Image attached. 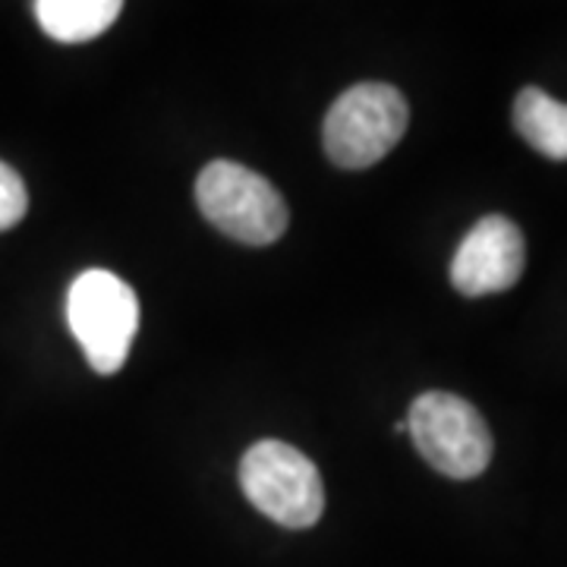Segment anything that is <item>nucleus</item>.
I'll return each instance as SVG.
<instances>
[{
  "instance_id": "nucleus-1",
  "label": "nucleus",
  "mask_w": 567,
  "mask_h": 567,
  "mask_svg": "<svg viewBox=\"0 0 567 567\" xmlns=\"http://www.w3.org/2000/svg\"><path fill=\"white\" fill-rule=\"evenodd\" d=\"M406 123H410V107L394 85L388 82L350 85L324 114V152L338 167L363 171L382 162L404 140Z\"/></svg>"
},
{
  "instance_id": "nucleus-2",
  "label": "nucleus",
  "mask_w": 567,
  "mask_h": 567,
  "mask_svg": "<svg viewBox=\"0 0 567 567\" xmlns=\"http://www.w3.org/2000/svg\"><path fill=\"white\" fill-rule=\"evenodd\" d=\"M66 322L89 365L99 375H114L140 331V300L114 271H82L66 293Z\"/></svg>"
},
{
  "instance_id": "nucleus-3",
  "label": "nucleus",
  "mask_w": 567,
  "mask_h": 567,
  "mask_svg": "<svg viewBox=\"0 0 567 567\" xmlns=\"http://www.w3.org/2000/svg\"><path fill=\"white\" fill-rule=\"evenodd\" d=\"M196 203L205 221L246 246L275 244L290 221L281 193L237 162L205 164L196 181Z\"/></svg>"
},
{
  "instance_id": "nucleus-4",
  "label": "nucleus",
  "mask_w": 567,
  "mask_h": 567,
  "mask_svg": "<svg viewBox=\"0 0 567 567\" xmlns=\"http://www.w3.org/2000/svg\"><path fill=\"white\" fill-rule=\"evenodd\" d=\"M406 432L429 466L451 480H473L492 461V432L476 406L447 394L425 391L406 413Z\"/></svg>"
},
{
  "instance_id": "nucleus-5",
  "label": "nucleus",
  "mask_w": 567,
  "mask_h": 567,
  "mask_svg": "<svg viewBox=\"0 0 567 567\" xmlns=\"http://www.w3.org/2000/svg\"><path fill=\"white\" fill-rule=\"evenodd\" d=\"M240 486L246 498L290 529L312 527L324 511V486L316 464L287 442L265 439L240 461Z\"/></svg>"
},
{
  "instance_id": "nucleus-6",
  "label": "nucleus",
  "mask_w": 567,
  "mask_h": 567,
  "mask_svg": "<svg viewBox=\"0 0 567 567\" xmlns=\"http://www.w3.org/2000/svg\"><path fill=\"white\" fill-rule=\"evenodd\" d=\"M527 246L524 234L505 215H486L473 224L466 234L454 262H451V284L464 297H486L511 290L524 275Z\"/></svg>"
},
{
  "instance_id": "nucleus-7",
  "label": "nucleus",
  "mask_w": 567,
  "mask_h": 567,
  "mask_svg": "<svg viewBox=\"0 0 567 567\" xmlns=\"http://www.w3.org/2000/svg\"><path fill=\"white\" fill-rule=\"evenodd\" d=\"M514 126L548 162H567V104L527 85L514 102Z\"/></svg>"
},
{
  "instance_id": "nucleus-8",
  "label": "nucleus",
  "mask_w": 567,
  "mask_h": 567,
  "mask_svg": "<svg viewBox=\"0 0 567 567\" xmlns=\"http://www.w3.org/2000/svg\"><path fill=\"white\" fill-rule=\"evenodd\" d=\"M121 0H39L35 17L51 39L76 44L99 39L121 17Z\"/></svg>"
},
{
  "instance_id": "nucleus-9",
  "label": "nucleus",
  "mask_w": 567,
  "mask_h": 567,
  "mask_svg": "<svg viewBox=\"0 0 567 567\" xmlns=\"http://www.w3.org/2000/svg\"><path fill=\"white\" fill-rule=\"evenodd\" d=\"M25 208H29L25 183L10 164L0 162V230H10L13 224H20Z\"/></svg>"
}]
</instances>
